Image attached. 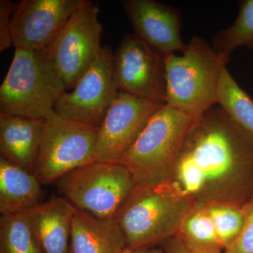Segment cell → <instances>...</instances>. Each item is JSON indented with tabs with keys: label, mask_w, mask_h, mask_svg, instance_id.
Masks as SVG:
<instances>
[{
	"label": "cell",
	"mask_w": 253,
	"mask_h": 253,
	"mask_svg": "<svg viewBox=\"0 0 253 253\" xmlns=\"http://www.w3.org/2000/svg\"><path fill=\"white\" fill-rule=\"evenodd\" d=\"M169 181L195 204L244 206L253 194V136L215 105L194 118Z\"/></svg>",
	"instance_id": "cell-1"
},
{
	"label": "cell",
	"mask_w": 253,
	"mask_h": 253,
	"mask_svg": "<svg viewBox=\"0 0 253 253\" xmlns=\"http://www.w3.org/2000/svg\"><path fill=\"white\" fill-rule=\"evenodd\" d=\"M195 205L170 181L153 186H134L116 214L126 248L157 247L174 237Z\"/></svg>",
	"instance_id": "cell-2"
},
{
	"label": "cell",
	"mask_w": 253,
	"mask_h": 253,
	"mask_svg": "<svg viewBox=\"0 0 253 253\" xmlns=\"http://www.w3.org/2000/svg\"><path fill=\"white\" fill-rule=\"evenodd\" d=\"M166 104L197 118L217 104L218 84L228 61L212 45L193 37L181 56H165Z\"/></svg>",
	"instance_id": "cell-3"
},
{
	"label": "cell",
	"mask_w": 253,
	"mask_h": 253,
	"mask_svg": "<svg viewBox=\"0 0 253 253\" xmlns=\"http://www.w3.org/2000/svg\"><path fill=\"white\" fill-rule=\"evenodd\" d=\"M66 91L46 48L15 49L0 86V113L46 120Z\"/></svg>",
	"instance_id": "cell-4"
},
{
	"label": "cell",
	"mask_w": 253,
	"mask_h": 253,
	"mask_svg": "<svg viewBox=\"0 0 253 253\" xmlns=\"http://www.w3.org/2000/svg\"><path fill=\"white\" fill-rule=\"evenodd\" d=\"M194 119L167 104L158 109L118 162L130 170L134 186H153L170 180Z\"/></svg>",
	"instance_id": "cell-5"
},
{
	"label": "cell",
	"mask_w": 253,
	"mask_h": 253,
	"mask_svg": "<svg viewBox=\"0 0 253 253\" xmlns=\"http://www.w3.org/2000/svg\"><path fill=\"white\" fill-rule=\"evenodd\" d=\"M55 183L60 194L74 207L99 218L116 217L134 187L130 170L122 163L96 161Z\"/></svg>",
	"instance_id": "cell-6"
},
{
	"label": "cell",
	"mask_w": 253,
	"mask_h": 253,
	"mask_svg": "<svg viewBox=\"0 0 253 253\" xmlns=\"http://www.w3.org/2000/svg\"><path fill=\"white\" fill-rule=\"evenodd\" d=\"M99 128L53 113L44 121L33 173L42 185L95 161Z\"/></svg>",
	"instance_id": "cell-7"
},
{
	"label": "cell",
	"mask_w": 253,
	"mask_h": 253,
	"mask_svg": "<svg viewBox=\"0 0 253 253\" xmlns=\"http://www.w3.org/2000/svg\"><path fill=\"white\" fill-rule=\"evenodd\" d=\"M99 11L91 1L78 10L46 47L66 90H72L101 54L103 26Z\"/></svg>",
	"instance_id": "cell-8"
},
{
	"label": "cell",
	"mask_w": 253,
	"mask_h": 253,
	"mask_svg": "<svg viewBox=\"0 0 253 253\" xmlns=\"http://www.w3.org/2000/svg\"><path fill=\"white\" fill-rule=\"evenodd\" d=\"M113 71L118 91L166 105L165 56L134 33L123 37L113 53Z\"/></svg>",
	"instance_id": "cell-9"
},
{
	"label": "cell",
	"mask_w": 253,
	"mask_h": 253,
	"mask_svg": "<svg viewBox=\"0 0 253 253\" xmlns=\"http://www.w3.org/2000/svg\"><path fill=\"white\" fill-rule=\"evenodd\" d=\"M112 49L103 46L96 63L70 91H65L54 106L59 116L99 128L118 94L113 71Z\"/></svg>",
	"instance_id": "cell-10"
},
{
	"label": "cell",
	"mask_w": 253,
	"mask_h": 253,
	"mask_svg": "<svg viewBox=\"0 0 253 253\" xmlns=\"http://www.w3.org/2000/svg\"><path fill=\"white\" fill-rule=\"evenodd\" d=\"M161 106L137 96L118 91L104 122L99 128L95 161L119 162Z\"/></svg>",
	"instance_id": "cell-11"
},
{
	"label": "cell",
	"mask_w": 253,
	"mask_h": 253,
	"mask_svg": "<svg viewBox=\"0 0 253 253\" xmlns=\"http://www.w3.org/2000/svg\"><path fill=\"white\" fill-rule=\"evenodd\" d=\"M89 0H21L11 20L15 49H46L75 12Z\"/></svg>",
	"instance_id": "cell-12"
},
{
	"label": "cell",
	"mask_w": 253,
	"mask_h": 253,
	"mask_svg": "<svg viewBox=\"0 0 253 253\" xmlns=\"http://www.w3.org/2000/svg\"><path fill=\"white\" fill-rule=\"evenodd\" d=\"M123 9L134 34L163 56L183 53L186 44L181 38V15L177 8L155 0H123Z\"/></svg>",
	"instance_id": "cell-13"
},
{
	"label": "cell",
	"mask_w": 253,
	"mask_h": 253,
	"mask_svg": "<svg viewBox=\"0 0 253 253\" xmlns=\"http://www.w3.org/2000/svg\"><path fill=\"white\" fill-rule=\"evenodd\" d=\"M76 211L62 196L52 195L48 201L25 212L44 253H69Z\"/></svg>",
	"instance_id": "cell-14"
},
{
	"label": "cell",
	"mask_w": 253,
	"mask_h": 253,
	"mask_svg": "<svg viewBox=\"0 0 253 253\" xmlns=\"http://www.w3.org/2000/svg\"><path fill=\"white\" fill-rule=\"evenodd\" d=\"M44 121L0 113L1 156L33 172Z\"/></svg>",
	"instance_id": "cell-15"
},
{
	"label": "cell",
	"mask_w": 253,
	"mask_h": 253,
	"mask_svg": "<svg viewBox=\"0 0 253 253\" xmlns=\"http://www.w3.org/2000/svg\"><path fill=\"white\" fill-rule=\"evenodd\" d=\"M124 234L116 218H99L77 209L73 217L69 253H122Z\"/></svg>",
	"instance_id": "cell-16"
},
{
	"label": "cell",
	"mask_w": 253,
	"mask_h": 253,
	"mask_svg": "<svg viewBox=\"0 0 253 253\" xmlns=\"http://www.w3.org/2000/svg\"><path fill=\"white\" fill-rule=\"evenodd\" d=\"M42 184L34 173L0 156V213H25L44 202Z\"/></svg>",
	"instance_id": "cell-17"
},
{
	"label": "cell",
	"mask_w": 253,
	"mask_h": 253,
	"mask_svg": "<svg viewBox=\"0 0 253 253\" xmlns=\"http://www.w3.org/2000/svg\"><path fill=\"white\" fill-rule=\"evenodd\" d=\"M176 237L194 253L224 252L212 219L204 205L195 204L190 210Z\"/></svg>",
	"instance_id": "cell-18"
},
{
	"label": "cell",
	"mask_w": 253,
	"mask_h": 253,
	"mask_svg": "<svg viewBox=\"0 0 253 253\" xmlns=\"http://www.w3.org/2000/svg\"><path fill=\"white\" fill-rule=\"evenodd\" d=\"M217 105L253 136V99L237 84L226 67L218 84Z\"/></svg>",
	"instance_id": "cell-19"
},
{
	"label": "cell",
	"mask_w": 253,
	"mask_h": 253,
	"mask_svg": "<svg viewBox=\"0 0 253 253\" xmlns=\"http://www.w3.org/2000/svg\"><path fill=\"white\" fill-rule=\"evenodd\" d=\"M239 4L235 22L212 39V47L228 62L233 51L239 46L253 50V0H243Z\"/></svg>",
	"instance_id": "cell-20"
},
{
	"label": "cell",
	"mask_w": 253,
	"mask_h": 253,
	"mask_svg": "<svg viewBox=\"0 0 253 253\" xmlns=\"http://www.w3.org/2000/svg\"><path fill=\"white\" fill-rule=\"evenodd\" d=\"M0 253H44L25 213L1 215Z\"/></svg>",
	"instance_id": "cell-21"
},
{
	"label": "cell",
	"mask_w": 253,
	"mask_h": 253,
	"mask_svg": "<svg viewBox=\"0 0 253 253\" xmlns=\"http://www.w3.org/2000/svg\"><path fill=\"white\" fill-rule=\"evenodd\" d=\"M217 233L224 251L239 239L245 223L244 206L229 202L208 203L204 205Z\"/></svg>",
	"instance_id": "cell-22"
},
{
	"label": "cell",
	"mask_w": 253,
	"mask_h": 253,
	"mask_svg": "<svg viewBox=\"0 0 253 253\" xmlns=\"http://www.w3.org/2000/svg\"><path fill=\"white\" fill-rule=\"evenodd\" d=\"M244 210V226L239 239L223 253H253V194Z\"/></svg>",
	"instance_id": "cell-23"
},
{
	"label": "cell",
	"mask_w": 253,
	"mask_h": 253,
	"mask_svg": "<svg viewBox=\"0 0 253 253\" xmlns=\"http://www.w3.org/2000/svg\"><path fill=\"white\" fill-rule=\"evenodd\" d=\"M14 4L11 0H0V52L13 46L11 20Z\"/></svg>",
	"instance_id": "cell-24"
},
{
	"label": "cell",
	"mask_w": 253,
	"mask_h": 253,
	"mask_svg": "<svg viewBox=\"0 0 253 253\" xmlns=\"http://www.w3.org/2000/svg\"><path fill=\"white\" fill-rule=\"evenodd\" d=\"M161 246L166 253H194L176 236L165 241Z\"/></svg>",
	"instance_id": "cell-25"
},
{
	"label": "cell",
	"mask_w": 253,
	"mask_h": 253,
	"mask_svg": "<svg viewBox=\"0 0 253 253\" xmlns=\"http://www.w3.org/2000/svg\"><path fill=\"white\" fill-rule=\"evenodd\" d=\"M122 253H166L161 247L144 248V249H131L126 248Z\"/></svg>",
	"instance_id": "cell-26"
}]
</instances>
